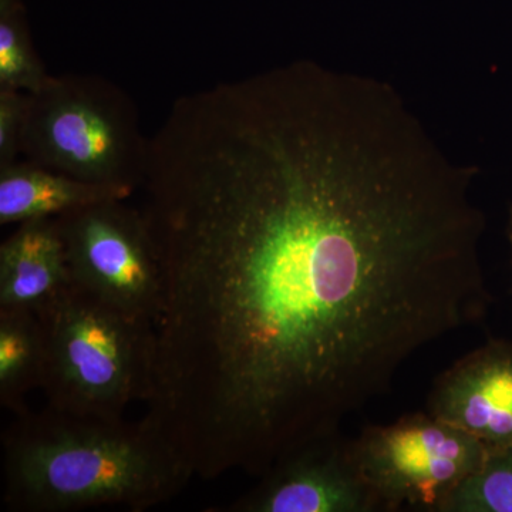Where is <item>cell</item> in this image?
<instances>
[{
    "mask_svg": "<svg viewBox=\"0 0 512 512\" xmlns=\"http://www.w3.org/2000/svg\"><path fill=\"white\" fill-rule=\"evenodd\" d=\"M473 170L392 87L298 60L185 94L138 205L160 269L144 423L262 477L483 318Z\"/></svg>",
    "mask_w": 512,
    "mask_h": 512,
    "instance_id": "cell-1",
    "label": "cell"
},
{
    "mask_svg": "<svg viewBox=\"0 0 512 512\" xmlns=\"http://www.w3.org/2000/svg\"><path fill=\"white\" fill-rule=\"evenodd\" d=\"M2 443L3 498L13 511H144L194 478L143 419H87L46 406L16 416Z\"/></svg>",
    "mask_w": 512,
    "mask_h": 512,
    "instance_id": "cell-2",
    "label": "cell"
},
{
    "mask_svg": "<svg viewBox=\"0 0 512 512\" xmlns=\"http://www.w3.org/2000/svg\"><path fill=\"white\" fill-rule=\"evenodd\" d=\"M45 333L40 389L47 407L87 419L121 420L144 402L153 365V325L70 284L36 312Z\"/></svg>",
    "mask_w": 512,
    "mask_h": 512,
    "instance_id": "cell-3",
    "label": "cell"
},
{
    "mask_svg": "<svg viewBox=\"0 0 512 512\" xmlns=\"http://www.w3.org/2000/svg\"><path fill=\"white\" fill-rule=\"evenodd\" d=\"M147 150L133 101L101 77L50 76L28 93L20 154L29 163L137 192Z\"/></svg>",
    "mask_w": 512,
    "mask_h": 512,
    "instance_id": "cell-4",
    "label": "cell"
},
{
    "mask_svg": "<svg viewBox=\"0 0 512 512\" xmlns=\"http://www.w3.org/2000/svg\"><path fill=\"white\" fill-rule=\"evenodd\" d=\"M353 441L360 468L384 512H443L448 497L488 456L476 437L429 412L366 427Z\"/></svg>",
    "mask_w": 512,
    "mask_h": 512,
    "instance_id": "cell-5",
    "label": "cell"
},
{
    "mask_svg": "<svg viewBox=\"0 0 512 512\" xmlns=\"http://www.w3.org/2000/svg\"><path fill=\"white\" fill-rule=\"evenodd\" d=\"M55 220L73 284L153 325L160 305V269L138 207L127 200L97 202Z\"/></svg>",
    "mask_w": 512,
    "mask_h": 512,
    "instance_id": "cell-6",
    "label": "cell"
},
{
    "mask_svg": "<svg viewBox=\"0 0 512 512\" xmlns=\"http://www.w3.org/2000/svg\"><path fill=\"white\" fill-rule=\"evenodd\" d=\"M227 511L384 512V508L360 468L355 441L338 431L282 458Z\"/></svg>",
    "mask_w": 512,
    "mask_h": 512,
    "instance_id": "cell-7",
    "label": "cell"
},
{
    "mask_svg": "<svg viewBox=\"0 0 512 512\" xmlns=\"http://www.w3.org/2000/svg\"><path fill=\"white\" fill-rule=\"evenodd\" d=\"M427 407L488 451L512 448V343L491 340L461 357L437 377Z\"/></svg>",
    "mask_w": 512,
    "mask_h": 512,
    "instance_id": "cell-8",
    "label": "cell"
},
{
    "mask_svg": "<svg viewBox=\"0 0 512 512\" xmlns=\"http://www.w3.org/2000/svg\"><path fill=\"white\" fill-rule=\"evenodd\" d=\"M70 284L55 218L22 222L0 247V309L39 312Z\"/></svg>",
    "mask_w": 512,
    "mask_h": 512,
    "instance_id": "cell-9",
    "label": "cell"
},
{
    "mask_svg": "<svg viewBox=\"0 0 512 512\" xmlns=\"http://www.w3.org/2000/svg\"><path fill=\"white\" fill-rule=\"evenodd\" d=\"M134 194L130 188L87 183L16 160L0 167V224L57 218L97 202L128 200Z\"/></svg>",
    "mask_w": 512,
    "mask_h": 512,
    "instance_id": "cell-10",
    "label": "cell"
},
{
    "mask_svg": "<svg viewBox=\"0 0 512 512\" xmlns=\"http://www.w3.org/2000/svg\"><path fill=\"white\" fill-rule=\"evenodd\" d=\"M45 369V333L36 312L0 309V404L28 412L26 394L40 387Z\"/></svg>",
    "mask_w": 512,
    "mask_h": 512,
    "instance_id": "cell-11",
    "label": "cell"
},
{
    "mask_svg": "<svg viewBox=\"0 0 512 512\" xmlns=\"http://www.w3.org/2000/svg\"><path fill=\"white\" fill-rule=\"evenodd\" d=\"M49 77L33 47L22 0H0V89L33 93Z\"/></svg>",
    "mask_w": 512,
    "mask_h": 512,
    "instance_id": "cell-12",
    "label": "cell"
},
{
    "mask_svg": "<svg viewBox=\"0 0 512 512\" xmlns=\"http://www.w3.org/2000/svg\"><path fill=\"white\" fill-rule=\"evenodd\" d=\"M443 512H512V448L488 451L483 466L458 485Z\"/></svg>",
    "mask_w": 512,
    "mask_h": 512,
    "instance_id": "cell-13",
    "label": "cell"
},
{
    "mask_svg": "<svg viewBox=\"0 0 512 512\" xmlns=\"http://www.w3.org/2000/svg\"><path fill=\"white\" fill-rule=\"evenodd\" d=\"M28 93L0 89V167L16 161L25 127Z\"/></svg>",
    "mask_w": 512,
    "mask_h": 512,
    "instance_id": "cell-14",
    "label": "cell"
},
{
    "mask_svg": "<svg viewBox=\"0 0 512 512\" xmlns=\"http://www.w3.org/2000/svg\"><path fill=\"white\" fill-rule=\"evenodd\" d=\"M511 242H512V217H511Z\"/></svg>",
    "mask_w": 512,
    "mask_h": 512,
    "instance_id": "cell-15",
    "label": "cell"
}]
</instances>
